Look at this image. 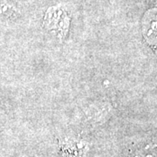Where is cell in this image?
<instances>
[{
	"label": "cell",
	"instance_id": "obj_3",
	"mask_svg": "<svg viewBox=\"0 0 157 157\" xmlns=\"http://www.w3.org/2000/svg\"><path fill=\"white\" fill-rule=\"evenodd\" d=\"M133 157H157V145L148 144L135 150Z\"/></svg>",
	"mask_w": 157,
	"mask_h": 157
},
{
	"label": "cell",
	"instance_id": "obj_2",
	"mask_svg": "<svg viewBox=\"0 0 157 157\" xmlns=\"http://www.w3.org/2000/svg\"><path fill=\"white\" fill-rule=\"evenodd\" d=\"M143 31L149 40L157 39V9H152L147 12L143 20Z\"/></svg>",
	"mask_w": 157,
	"mask_h": 157
},
{
	"label": "cell",
	"instance_id": "obj_1",
	"mask_svg": "<svg viewBox=\"0 0 157 157\" xmlns=\"http://www.w3.org/2000/svg\"><path fill=\"white\" fill-rule=\"evenodd\" d=\"M69 18L66 12L59 8H50L46 12L45 17V25L47 28L52 30H58L64 33L67 29Z\"/></svg>",
	"mask_w": 157,
	"mask_h": 157
}]
</instances>
